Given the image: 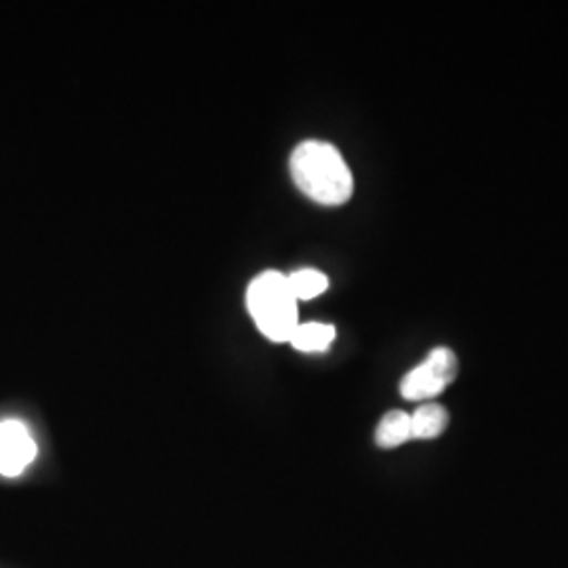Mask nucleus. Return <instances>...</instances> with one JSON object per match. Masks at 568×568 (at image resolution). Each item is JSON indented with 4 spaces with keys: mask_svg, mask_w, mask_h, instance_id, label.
<instances>
[{
    "mask_svg": "<svg viewBox=\"0 0 568 568\" xmlns=\"http://www.w3.org/2000/svg\"><path fill=\"white\" fill-rule=\"evenodd\" d=\"M297 297L291 288L288 276L276 270H267L248 284L246 305L257 328L270 342H291L300 326Z\"/></svg>",
    "mask_w": 568,
    "mask_h": 568,
    "instance_id": "2",
    "label": "nucleus"
},
{
    "mask_svg": "<svg viewBox=\"0 0 568 568\" xmlns=\"http://www.w3.org/2000/svg\"><path fill=\"white\" fill-rule=\"evenodd\" d=\"M413 440L410 415L405 410H389L375 429V443L382 448H396Z\"/></svg>",
    "mask_w": 568,
    "mask_h": 568,
    "instance_id": "6",
    "label": "nucleus"
},
{
    "mask_svg": "<svg viewBox=\"0 0 568 568\" xmlns=\"http://www.w3.org/2000/svg\"><path fill=\"white\" fill-rule=\"evenodd\" d=\"M37 457V443L28 427L16 419L0 422V474L7 478L20 476Z\"/></svg>",
    "mask_w": 568,
    "mask_h": 568,
    "instance_id": "4",
    "label": "nucleus"
},
{
    "mask_svg": "<svg viewBox=\"0 0 568 568\" xmlns=\"http://www.w3.org/2000/svg\"><path fill=\"white\" fill-rule=\"evenodd\" d=\"M288 166L293 182L310 201L339 206L352 199V171L333 143H300L291 154Z\"/></svg>",
    "mask_w": 568,
    "mask_h": 568,
    "instance_id": "1",
    "label": "nucleus"
},
{
    "mask_svg": "<svg viewBox=\"0 0 568 568\" xmlns=\"http://www.w3.org/2000/svg\"><path fill=\"white\" fill-rule=\"evenodd\" d=\"M448 426L447 408L436 403L419 406L410 415V434L413 440H432L438 438Z\"/></svg>",
    "mask_w": 568,
    "mask_h": 568,
    "instance_id": "5",
    "label": "nucleus"
},
{
    "mask_svg": "<svg viewBox=\"0 0 568 568\" xmlns=\"http://www.w3.org/2000/svg\"><path fill=\"white\" fill-rule=\"evenodd\" d=\"M288 283H291V288L297 300H314L328 288V278L325 274L318 270H312V267H304V270L288 274Z\"/></svg>",
    "mask_w": 568,
    "mask_h": 568,
    "instance_id": "8",
    "label": "nucleus"
},
{
    "mask_svg": "<svg viewBox=\"0 0 568 568\" xmlns=\"http://www.w3.org/2000/svg\"><path fill=\"white\" fill-rule=\"evenodd\" d=\"M333 339H335V326L323 325V323H305L295 328L288 344L305 354H314V352L328 349Z\"/></svg>",
    "mask_w": 568,
    "mask_h": 568,
    "instance_id": "7",
    "label": "nucleus"
},
{
    "mask_svg": "<svg viewBox=\"0 0 568 568\" xmlns=\"http://www.w3.org/2000/svg\"><path fill=\"white\" fill-rule=\"evenodd\" d=\"M459 363L450 347H436L426 361L408 371L400 384V394L406 400H427L443 394L457 377Z\"/></svg>",
    "mask_w": 568,
    "mask_h": 568,
    "instance_id": "3",
    "label": "nucleus"
}]
</instances>
